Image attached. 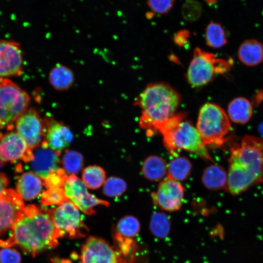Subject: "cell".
<instances>
[{
  "mask_svg": "<svg viewBox=\"0 0 263 263\" xmlns=\"http://www.w3.org/2000/svg\"><path fill=\"white\" fill-rule=\"evenodd\" d=\"M60 237L48 212L35 205H28L25 206L11 228L9 237L0 241V246L17 245L34 257L42 251L56 247Z\"/></svg>",
  "mask_w": 263,
  "mask_h": 263,
  "instance_id": "6da1fadb",
  "label": "cell"
},
{
  "mask_svg": "<svg viewBox=\"0 0 263 263\" xmlns=\"http://www.w3.org/2000/svg\"><path fill=\"white\" fill-rule=\"evenodd\" d=\"M225 188L236 195L263 182V139L245 135L230 147Z\"/></svg>",
  "mask_w": 263,
  "mask_h": 263,
  "instance_id": "7a4b0ae2",
  "label": "cell"
},
{
  "mask_svg": "<svg viewBox=\"0 0 263 263\" xmlns=\"http://www.w3.org/2000/svg\"><path fill=\"white\" fill-rule=\"evenodd\" d=\"M181 98L168 84L159 82L149 84L134 101L141 109L139 121L141 128L151 135L175 114Z\"/></svg>",
  "mask_w": 263,
  "mask_h": 263,
  "instance_id": "3957f363",
  "label": "cell"
},
{
  "mask_svg": "<svg viewBox=\"0 0 263 263\" xmlns=\"http://www.w3.org/2000/svg\"><path fill=\"white\" fill-rule=\"evenodd\" d=\"M185 116L184 113L175 114L159 128L166 149L174 157L180 150H184L212 161L197 129L190 121L184 120Z\"/></svg>",
  "mask_w": 263,
  "mask_h": 263,
  "instance_id": "277c9868",
  "label": "cell"
},
{
  "mask_svg": "<svg viewBox=\"0 0 263 263\" xmlns=\"http://www.w3.org/2000/svg\"><path fill=\"white\" fill-rule=\"evenodd\" d=\"M196 129L207 145L220 147L230 130V123L225 111L219 106L207 103L201 108Z\"/></svg>",
  "mask_w": 263,
  "mask_h": 263,
  "instance_id": "5b68a950",
  "label": "cell"
},
{
  "mask_svg": "<svg viewBox=\"0 0 263 263\" xmlns=\"http://www.w3.org/2000/svg\"><path fill=\"white\" fill-rule=\"evenodd\" d=\"M27 92L8 78H0V129L12 131L17 119L28 108Z\"/></svg>",
  "mask_w": 263,
  "mask_h": 263,
  "instance_id": "8992f818",
  "label": "cell"
},
{
  "mask_svg": "<svg viewBox=\"0 0 263 263\" xmlns=\"http://www.w3.org/2000/svg\"><path fill=\"white\" fill-rule=\"evenodd\" d=\"M229 61L219 58L210 53L196 48L188 67L187 78L193 87L203 86L209 82L216 74H223L230 69Z\"/></svg>",
  "mask_w": 263,
  "mask_h": 263,
  "instance_id": "52a82bcc",
  "label": "cell"
},
{
  "mask_svg": "<svg viewBox=\"0 0 263 263\" xmlns=\"http://www.w3.org/2000/svg\"><path fill=\"white\" fill-rule=\"evenodd\" d=\"M48 212L61 237L75 239L86 235L88 228L82 221L79 209L70 200Z\"/></svg>",
  "mask_w": 263,
  "mask_h": 263,
  "instance_id": "ba28073f",
  "label": "cell"
},
{
  "mask_svg": "<svg viewBox=\"0 0 263 263\" xmlns=\"http://www.w3.org/2000/svg\"><path fill=\"white\" fill-rule=\"evenodd\" d=\"M15 127L32 150L40 145L44 140L46 132L45 122L34 108H28L17 119Z\"/></svg>",
  "mask_w": 263,
  "mask_h": 263,
  "instance_id": "9c48e42d",
  "label": "cell"
},
{
  "mask_svg": "<svg viewBox=\"0 0 263 263\" xmlns=\"http://www.w3.org/2000/svg\"><path fill=\"white\" fill-rule=\"evenodd\" d=\"M63 188L69 200L86 214H94L95 211L94 207L97 205L108 207L109 205L108 202L90 194L82 180L75 174L67 176Z\"/></svg>",
  "mask_w": 263,
  "mask_h": 263,
  "instance_id": "30bf717a",
  "label": "cell"
},
{
  "mask_svg": "<svg viewBox=\"0 0 263 263\" xmlns=\"http://www.w3.org/2000/svg\"><path fill=\"white\" fill-rule=\"evenodd\" d=\"M184 195V188L180 182L167 176L159 183L151 197L154 204L162 209L174 212L181 208Z\"/></svg>",
  "mask_w": 263,
  "mask_h": 263,
  "instance_id": "8fae6325",
  "label": "cell"
},
{
  "mask_svg": "<svg viewBox=\"0 0 263 263\" xmlns=\"http://www.w3.org/2000/svg\"><path fill=\"white\" fill-rule=\"evenodd\" d=\"M23 62V53L18 42L0 40V78L20 76Z\"/></svg>",
  "mask_w": 263,
  "mask_h": 263,
  "instance_id": "7c38bea8",
  "label": "cell"
},
{
  "mask_svg": "<svg viewBox=\"0 0 263 263\" xmlns=\"http://www.w3.org/2000/svg\"><path fill=\"white\" fill-rule=\"evenodd\" d=\"M25 206L16 190L6 189L0 195V235L12 228Z\"/></svg>",
  "mask_w": 263,
  "mask_h": 263,
  "instance_id": "4fadbf2b",
  "label": "cell"
},
{
  "mask_svg": "<svg viewBox=\"0 0 263 263\" xmlns=\"http://www.w3.org/2000/svg\"><path fill=\"white\" fill-rule=\"evenodd\" d=\"M0 158L3 162L22 160L31 162L33 152L24 140L16 132L0 134Z\"/></svg>",
  "mask_w": 263,
  "mask_h": 263,
  "instance_id": "5bb4252c",
  "label": "cell"
},
{
  "mask_svg": "<svg viewBox=\"0 0 263 263\" xmlns=\"http://www.w3.org/2000/svg\"><path fill=\"white\" fill-rule=\"evenodd\" d=\"M80 263H118V257L114 249L104 240L89 237L83 245Z\"/></svg>",
  "mask_w": 263,
  "mask_h": 263,
  "instance_id": "9a60e30c",
  "label": "cell"
},
{
  "mask_svg": "<svg viewBox=\"0 0 263 263\" xmlns=\"http://www.w3.org/2000/svg\"><path fill=\"white\" fill-rule=\"evenodd\" d=\"M44 121L46 132L40 146L59 152L68 147L73 138L69 127L48 115L45 116Z\"/></svg>",
  "mask_w": 263,
  "mask_h": 263,
  "instance_id": "2e32d148",
  "label": "cell"
},
{
  "mask_svg": "<svg viewBox=\"0 0 263 263\" xmlns=\"http://www.w3.org/2000/svg\"><path fill=\"white\" fill-rule=\"evenodd\" d=\"M60 152L54 150L48 147L41 146L33 153L31 161L33 171L42 180L59 169Z\"/></svg>",
  "mask_w": 263,
  "mask_h": 263,
  "instance_id": "e0dca14e",
  "label": "cell"
},
{
  "mask_svg": "<svg viewBox=\"0 0 263 263\" xmlns=\"http://www.w3.org/2000/svg\"><path fill=\"white\" fill-rule=\"evenodd\" d=\"M44 185L43 180L33 171L26 172L19 177L16 191L23 200H31L41 192Z\"/></svg>",
  "mask_w": 263,
  "mask_h": 263,
  "instance_id": "ac0fdd59",
  "label": "cell"
},
{
  "mask_svg": "<svg viewBox=\"0 0 263 263\" xmlns=\"http://www.w3.org/2000/svg\"><path fill=\"white\" fill-rule=\"evenodd\" d=\"M142 172L148 180L158 182L167 175L168 165L163 158L156 155H150L143 162Z\"/></svg>",
  "mask_w": 263,
  "mask_h": 263,
  "instance_id": "d6986e66",
  "label": "cell"
},
{
  "mask_svg": "<svg viewBox=\"0 0 263 263\" xmlns=\"http://www.w3.org/2000/svg\"><path fill=\"white\" fill-rule=\"evenodd\" d=\"M238 57L244 64L255 66L263 60V46L255 39H248L243 42L238 50Z\"/></svg>",
  "mask_w": 263,
  "mask_h": 263,
  "instance_id": "ffe728a7",
  "label": "cell"
},
{
  "mask_svg": "<svg viewBox=\"0 0 263 263\" xmlns=\"http://www.w3.org/2000/svg\"><path fill=\"white\" fill-rule=\"evenodd\" d=\"M48 80L50 84L55 90L67 91L74 84L75 75L70 68L62 64H58L50 70Z\"/></svg>",
  "mask_w": 263,
  "mask_h": 263,
  "instance_id": "44dd1931",
  "label": "cell"
},
{
  "mask_svg": "<svg viewBox=\"0 0 263 263\" xmlns=\"http://www.w3.org/2000/svg\"><path fill=\"white\" fill-rule=\"evenodd\" d=\"M201 180L204 186L211 190L225 188L227 174L221 166L211 165L204 170Z\"/></svg>",
  "mask_w": 263,
  "mask_h": 263,
  "instance_id": "7402d4cb",
  "label": "cell"
},
{
  "mask_svg": "<svg viewBox=\"0 0 263 263\" xmlns=\"http://www.w3.org/2000/svg\"><path fill=\"white\" fill-rule=\"evenodd\" d=\"M252 112L251 103L244 97L234 98L228 106L229 118L234 123L243 124L246 123L250 119Z\"/></svg>",
  "mask_w": 263,
  "mask_h": 263,
  "instance_id": "603a6c76",
  "label": "cell"
},
{
  "mask_svg": "<svg viewBox=\"0 0 263 263\" xmlns=\"http://www.w3.org/2000/svg\"><path fill=\"white\" fill-rule=\"evenodd\" d=\"M192 164L184 156L175 157L168 165L167 176L177 181L186 180L190 175Z\"/></svg>",
  "mask_w": 263,
  "mask_h": 263,
  "instance_id": "cb8c5ba5",
  "label": "cell"
},
{
  "mask_svg": "<svg viewBox=\"0 0 263 263\" xmlns=\"http://www.w3.org/2000/svg\"><path fill=\"white\" fill-rule=\"evenodd\" d=\"M170 226V221L166 213L154 212L151 215L149 229L154 236L161 239H165L169 233Z\"/></svg>",
  "mask_w": 263,
  "mask_h": 263,
  "instance_id": "d4e9b609",
  "label": "cell"
},
{
  "mask_svg": "<svg viewBox=\"0 0 263 263\" xmlns=\"http://www.w3.org/2000/svg\"><path fill=\"white\" fill-rule=\"evenodd\" d=\"M105 179V171L99 166H90L83 170L82 179L87 188L92 189L98 188L104 184Z\"/></svg>",
  "mask_w": 263,
  "mask_h": 263,
  "instance_id": "484cf974",
  "label": "cell"
},
{
  "mask_svg": "<svg viewBox=\"0 0 263 263\" xmlns=\"http://www.w3.org/2000/svg\"><path fill=\"white\" fill-rule=\"evenodd\" d=\"M205 39L207 45L214 48H220L227 42L222 26L214 21H211L206 28Z\"/></svg>",
  "mask_w": 263,
  "mask_h": 263,
  "instance_id": "4316f807",
  "label": "cell"
},
{
  "mask_svg": "<svg viewBox=\"0 0 263 263\" xmlns=\"http://www.w3.org/2000/svg\"><path fill=\"white\" fill-rule=\"evenodd\" d=\"M141 229V225L137 218L132 215H127L118 222L116 230L119 236L125 238L136 236Z\"/></svg>",
  "mask_w": 263,
  "mask_h": 263,
  "instance_id": "83f0119b",
  "label": "cell"
},
{
  "mask_svg": "<svg viewBox=\"0 0 263 263\" xmlns=\"http://www.w3.org/2000/svg\"><path fill=\"white\" fill-rule=\"evenodd\" d=\"M83 162L82 154L73 150H66L62 159L64 171L71 174L78 173L82 169Z\"/></svg>",
  "mask_w": 263,
  "mask_h": 263,
  "instance_id": "f1b7e54d",
  "label": "cell"
},
{
  "mask_svg": "<svg viewBox=\"0 0 263 263\" xmlns=\"http://www.w3.org/2000/svg\"><path fill=\"white\" fill-rule=\"evenodd\" d=\"M68 200L63 188H49L42 193L40 203L44 206L60 205Z\"/></svg>",
  "mask_w": 263,
  "mask_h": 263,
  "instance_id": "f546056e",
  "label": "cell"
},
{
  "mask_svg": "<svg viewBox=\"0 0 263 263\" xmlns=\"http://www.w3.org/2000/svg\"><path fill=\"white\" fill-rule=\"evenodd\" d=\"M125 181L117 177H110L105 182L103 191L104 194L110 197L121 196L127 189Z\"/></svg>",
  "mask_w": 263,
  "mask_h": 263,
  "instance_id": "4dcf8cb0",
  "label": "cell"
},
{
  "mask_svg": "<svg viewBox=\"0 0 263 263\" xmlns=\"http://www.w3.org/2000/svg\"><path fill=\"white\" fill-rule=\"evenodd\" d=\"M202 12L201 4L194 0H188L182 7V15L184 19L189 22L195 21L201 17Z\"/></svg>",
  "mask_w": 263,
  "mask_h": 263,
  "instance_id": "1f68e13d",
  "label": "cell"
},
{
  "mask_svg": "<svg viewBox=\"0 0 263 263\" xmlns=\"http://www.w3.org/2000/svg\"><path fill=\"white\" fill-rule=\"evenodd\" d=\"M67 176L64 170L59 169L43 180V184L48 188H63Z\"/></svg>",
  "mask_w": 263,
  "mask_h": 263,
  "instance_id": "d6a6232c",
  "label": "cell"
},
{
  "mask_svg": "<svg viewBox=\"0 0 263 263\" xmlns=\"http://www.w3.org/2000/svg\"><path fill=\"white\" fill-rule=\"evenodd\" d=\"M175 0H147V4L154 13L164 14L172 8Z\"/></svg>",
  "mask_w": 263,
  "mask_h": 263,
  "instance_id": "836d02e7",
  "label": "cell"
},
{
  "mask_svg": "<svg viewBox=\"0 0 263 263\" xmlns=\"http://www.w3.org/2000/svg\"><path fill=\"white\" fill-rule=\"evenodd\" d=\"M21 255L16 249L4 247L0 250V263H20Z\"/></svg>",
  "mask_w": 263,
  "mask_h": 263,
  "instance_id": "e575fe53",
  "label": "cell"
},
{
  "mask_svg": "<svg viewBox=\"0 0 263 263\" xmlns=\"http://www.w3.org/2000/svg\"><path fill=\"white\" fill-rule=\"evenodd\" d=\"M189 33L188 30H181L175 36L174 38V41L179 45H184L187 41V38L189 37Z\"/></svg>",
  "mask_w": 263,
  "mask_h": 263,
  "instance_id": "d590c367",
  "label": "cell"
},
{
  "mask_svg": "<svg viewBox=\"0 0 263 263\" xmlns=\"http://www.w3.org/2000/svg\"><path fill=\"white\" fill-rule=\"evenodd\" d=\"M9 181L5 174L0 173V195L6 189Z\"/></svg>",
  "mask_w": 263,
  "mask_h": 263,
  "instance_id": "8d00e7d4",
  "label": "cell"
},
{
  "mask_svg": "<svg viewBox=\"0 0 263 263\" xmlns=\"http://www.w3.org/2000/svg\"><path fill=\"white\" fill-rule=\"evenodd\" d=\"M52 263H72L71 261L68 259H60L55 258L52 260Z\"/></svg>",
  "mask_w": 263,
  "mask_h": 263,
  "instance_id": "74e56055",
  "label": "cell"
},
{
  "mask_svg": "<svg viewBox=\"0 0 263 263\" xmlns=\"http://www.w3.org/2000/svg\"><path fill=\"white\" fill-rule=\"evenodd\" d=\"M259 131L263 137V122L260 124L259 126Z\"/></svg>",
  "mask_w": 263,
  "mask_h": 263,
  "instance_id": "f35d334b",
  "label": "cell"
},
{
  "mask_svg": "<svg viewBox=\"0 0 263 263\" xmlns=\"http://www.w3.org/2000/svg\"><path fill=\"white\" fill-rule=\"evenodd\" d=\"M216 1V0H207V2L208 3H214V2H215V1Z\"/></svg>",
  "mask_w": 263,
  "mask_h": 263,
  "instance_id": "ab89813d",
  "label": "cell"
},
{
  "mask_svg": "<svg viewBox=\"0 0 263 263\" xmlns=\"http://www.w3.org/2000/svg\"><path fill=\"white\" fill-rule=\"evenodd\" d=\"M3 161L0 158V168L3 165Z\"/></svg>",
  "mask_w": 263,
  "mask_h": 263,
  "instance_id": "60d3db41",
  "label": "cell"
}]
</instances>
